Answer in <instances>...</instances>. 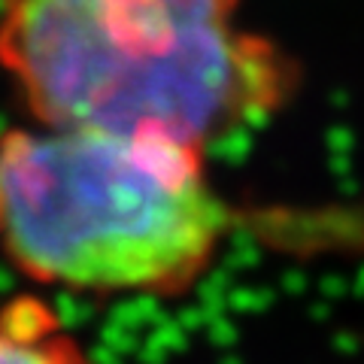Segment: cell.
<instances>
[{
  "label": "cell",
  "mask_w": 364,
  "mask_h": 364,
  "mask_svg": "<svg viewBox=\"0 0 364 364\" xmlns=\"http://www.w3.org/2000/svg\"><path fill=\"white\" fill-rule=\"evenodd\" d=\"M240 0H0V67L46 128L164 134L207 152L291 95Z\"/></svg>",
  "instance_id": "6da1fadb"
},
{
  "label": "cell",
  "mask_w": 364,
  "mask_h": 364,
  "mask_svg": "<svg viewBox=\"0 0 364 364\" xmlns=\"http://www.w3.org/2000/svg\"><path fill=\"white\" fill-rule=\"evenodd\" d=\"M228 231L198 146L46 124L0 136V258L37 286L176 298L213 267Z\"/></svg>",
  "instance_id": "7a4b0ae2"
},
{
  "label": "cell",
  "mask_w": 364,
  "mask_h": 364,
  "mask_svg": "<svg viewBox=\"0 0 364 364\" xmlns=\"http://www.w3.org/2000/svg\"><path fill=\"white\" fill-rule=\"evenodd\" d=\"M0 364H95L49 301L18 294L0 306Z\"/></svg>",
  "instance_id": "3957f363"
}]
</instances>
